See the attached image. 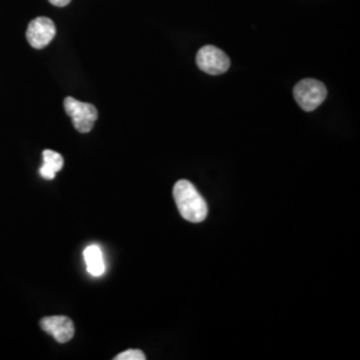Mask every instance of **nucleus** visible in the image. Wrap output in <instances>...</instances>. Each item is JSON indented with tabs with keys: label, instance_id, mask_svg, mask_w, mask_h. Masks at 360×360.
<instances>
[{
	"label": "nucleus",
	"instance_id": "7",
	"mask_svg": "<svg viewBox=\"0 0 360 360\" xmlns=\"http://www.w3.org/2000/svg\"><path fill=\"white\" fill-rule=\"evenodd\" d=\"M65 165L63 156L52 150H44L43 151V166L39 169L41 178L44 179H55L56 172H59Z\"/></svg>",
	"mask_w": 360,
	"mask_h": 360
},
{
	"label": "nucleus",
	"instance_id": "1",
	"mask_svg": "<svg viewBox=\"0 0 360 360\" xmlns=\"http://www.w3.org/2000/svg\"><path fill=\"white\" fill-rule=\"evenodd\" d=\"M172 193L181 218L191 223H200L207 218L208 207H207L206 200L195 188L191 181L188 180L176 181Z\"/></svg>",
	"mask_w": 360,
	"mask_h": 360
},
{
	"label": "nucleus",
	"instance_id": "9",
	"mask_svg": "<svg viewBox=\"0 0 360 360\" xmlns=\"http://www.w3.org/2000/svg\"><path fill=\"white\" fill-rule=\"evenodd\" d=\"M115 360H146V355L141 349H129L116 355Z\"/></svg>",
	"mask_w": 360,
	"mask_h": 360
},
{
	"label": "nucleus",
	"instance_id": "10",
	"mask_svg": "<svg viewBox=\"0 0 360 360\" xmlns=\"http://www.w3.org/2000/svg\"><path fill=\"white\" fill-rule=\"evenodd\" d=\"M49 1L55 7H65L71 3V0H49Z\"/></svg>",
	"mask_w": 360,
	"mask_h": 360
},
{
	"label": "nucleus",
	"instance_id": "5",
	"mask_svg": "<svg viewBox=\"0 0 360 360\" xmlns=\"http://www.w3.org/2000/svg\"><path fill=\"white\" fill-rule=\"evenodd\" d=\"M56 35V27L50 18L39 16L27 27L26 38L32 49L41 50L51 43Z\"/></svg>",
	"mask_w": 360,
	"mask_h": 360
},
{
	"label": "nucleus",
	"instance_id": "8",
	"mask_svg": "<svg viewBox=\"0 0 360 360\" xmlns=\"http://www.w3.org/2000/svg\"><path fill=\"white\" fill-rule=\"evenodd\" d=\"M83 255H84L89 274L95 278L102 276L105 271V264H104L103 252L101 247L95 245H89L84 250Z\"/></svg>",
	"mask_w": 360,
	"mask_h": 360
},
{
	"label": "nucleus",
	"instance_id": "6",
	"mask_svg": "<svg viewBox=\"0 0 360 360\" xmlns=\"http://www.w3.org/2000/svg\"><path fill=\"white\" fill-rule=\"evenodd\" d=\"M40 327L43 331L53 336L59 343H67L75 334L74 323L67 316H47L40 321Z\"/></svg>",
	"mask_w": 360,
	"mask_h": 360
},
{
	"label": "nucleus",
	"instance_id": "3",
	"mask_svg": "<svg viewBox=\"0 0 360 360\" xmlns=\"http://www.w3.org/2000/svg\"><path fill=\"white\" fill-rule=\"evenodd\" d=\"M65 110L67 115L72 119L74 127L82 134L90 132L98 120V110L94 104L79 102L71 96L65 99Z\"/></svg>",
	"mask_w": 360,
	"mask_h": 360
},
{
	"label": "nucleus",
	"instance_id": "2",
	"mask_svg": "<svg viewBox=\"0 0 360 360\" xmlns=\"http://www.w3.org/2000/svg\"><path fill=\"white\" fill-rule=\"evenodd\" d=\"M294 98L302 110L311 112L326 101L327 89L316 79H303L294 89Z\"/></svg>",
	"mask_w": 360,
	"mask_h": 360
},
{
	"label": "nucleus",
	"instance_id": "4",
	"mask_svg": "<svg viewBox=\"0 0 360 360\" xmlns=\"http://www.w3.org/2000/svg\"><path fill=\"white\" fill-rule=\"evenodd\" d=\"M196 65L208 75H221L229 71L231 62L227 53L215 46H205L196 55Z\"/></svg>",
	"mask_w": 360,
	"mask_h": 360
}]
</instances>
